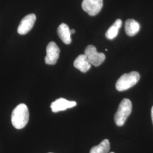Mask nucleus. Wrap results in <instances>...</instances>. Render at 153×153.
Listing matches in <instances>:
<instances>
[{
	"instance_id": "4468645a",
	"label": "nucleus",
	"mask_w": 153,
	"mask_h": 153,
	"mask_svg": "<svg viewBox=\"0 0 153 153\" xmlns=\"http://www.w3.org/2000/svg\"><path fill=\"white\" fill-rule=\"evenodd\" d=\"M151 114H152V121H153V106L152 108V111H151Z\"/></svg>"
},
{
	"instance_id": "6e6552de",
	"label": "nucleus",
	"mask_w": 153,
	"mask_h": 153,
	"mask_svg": "<svg viewBox=\"0 0 153 153\" xmlns=\"http://www.w3.org/2000/svg\"><path fill=\"white\" fill-rule=\"evenodd\" d=\"M76 105V103L74 101H69L65 99L59 98L51 103V108L52 111L56 113L74 107Z\"/></svg>"
},
{
	"instance_id": "9d476101",
	"label": "nucleus",
	"mask_w": 153,
	"mask_h": 153,
	"mask_svg": "<svg viewBox=\"0 0 153 153\" xmlns=\"http://www.w3.org/2000/svg\"><path fill=\"white\" fill-rule=\"evenodd\" d=\"M57 33L61 40L66 44H69L71 42V30L67 25L62 23L57 28Z\"/></svg>"
},
{
	"instance_id": "2eb2a0df",
	"label": "nucleus",
	"mask_w": 153,
	"mask_h": 153,
	"mask_svg": "<svg viewBox=\"0 0 153 153\" xmlns=\"http://www.w3.org/2000/svg\"><path fill=\"white\" fill-rule=\"evenodd\" d=\"M76 33V31H75L74 29L71 30V34H73V33Z\"/></svg>"
},
{
	"instance_id": "f03ea898",
	"label": "nucleus",
	"mask_w": 153,
	"mask_h": 153,
	"mask_svg": "<svg viewBox=\"0 0 153 153\" xmlns=\"http://www.w3.org/2000/svg\"><path fill=\"white\" fill-rule=\"evenodd\" d=\"M140 75L137 71H131L122 75L117 81L116 88L119 91H123L134 86L138 82Z\"/></svg>"
},
{
	"instance_id": "dca6fc26",
	"label": "nucleus",
	"mask_w": 153,
	"mask_h": 153,
	"mask_svg": "<svg viewBox=\"0 0 153 153\" xmlns=\"http://www.w3.org/2000/svg\"><path fill=\"white\" fill-rule=\"evenodd\" d=\"M114 153V152H111V153Z\"/></svg>"
},
{
	"instance_id": "f3484780",
	"label": "nucleus",
	"mask_w": 153,
	"mask_h": 153,
	"mask_svg": "<svg viewBox=\"0 0 153 153\" xmlns=\"http://www.w3.org/2000/svg\"></svg>"
},
{
	"instance_id": "39448f33",
	"label": "nucleus",
	"mask_w": 153,
	"mask_h": 153,
	"mask_svg": "<svg viewBox=\"0 0 153 153\" xmlns=\"http://www.w3.org/2000/svg\"><path fill=\"white\" fill-rule=\"evenodd\" d=\"M103 6V0H83L82 7L83 10L91 16L98 14Z\"/></svg>"
},
{
	"instance_id": "ddd939ff",
	"label": "nucleus",
	"mask_w": 153,
	"mask_h": 153,
	"mask_svg": "<svg viewBox=\"0 0 153 153\" xmlns=\"http://www.w3.org/2000/svg\"><path fill=\"white\" fill-rule=\"evenodd\" d=\"M110 150V143L107 139H105L98 145L91 149L90 153H108Z\"/></svg>"
},
{
	"instance_id": "9b49d317",
	"label": "nucleus",
	"mask_w": 153,
	"mask_h": 153,
	"mask_svg": "<svg viewBox=\"0 0 153 153\" xmlns=\"http://www.w3.org/2000/svg\"><path fill=\"white\" fill-rule=\"evenodd\" d=\"M140 29V24L132 19H129L126 21L125 23L126 33L129 36H133L136 35Z\"/></svg>"
},
{
	"instance_id": "0eeeda50",
	"label": "nucleus",
	"mask_w": 153,
	"mask_h": 153,
	"mask_svg": "<svg viewBox=\"0 0 153 153\" xmlns=\"http://www.w3.org/2000/svg\"><path fill=\"white\" fill-rule=\"evenodd\" d=\"M36 19L34 14H30L25 16L20 22L18 27V33L20 35H25L32 28Z\"/></svg>"
},
{
	"instance_id": "f8f14e48",
	"label": "nucleus",
	"mask_w": 153,
	"mask_h": 153,
	"mask_svg": "<svg viewBox=\"0 0 153 153\" xmlns=\"http://www.w3.org/2000/svg\"><path fill=\"white\" fill-rule=\"evenodd\" d=\"M122 26V21L121 19H117L115 23L108 29L105 33V37L108 39H114L117 35L119 30Z\"/></svg>"
},
{
	"instance_id": "20e7f679",
	"label": "nucleus",
	"mask_w": 153,
	"mask_h": 153,
	"mask_svg": "<svg viewBox=\"0 0 153 153\" xmlns=\"http://www.w3.org/2000/svg\"><path fill=\"white\" fill-rule=\"evenodd\" d=\"M85 55L87 56L90 63L95 66L100 65L105 59L104 53L98 52L95 47L92 45H90L86 48Z\"/></svg>"
},
{
	"instance_id": "1a4fd4ad",
	"label": "nucleus",
	"mask_w": 153,
	"mask_h": 153,
	"mask_svg": "<svg viewBox=\"0 0 153 153\" xmlns=\"http://www.w3.org/2000/svg\"><path fill=\"white\" fill-rule=\"evenodd\" d=\"M74 66L82 73H86L90 69L91 64L88 60L87 56L83 54L76 57L74 62Z\"/></svg>"
},
{
	"instance_id": "f257e3e1",
	"label": "nucleus",
	"mask_w": 153,
	"mask_h": 153,
	"mask_svg": "<svg viewBox=\"0 0 153 153\" xmlns=\"http://www.w3.org/2000/svg\"><path fill=\"white\" fill-rule=\"evenodd\" d=\"M11 123L18 129L23 128L29 120V111L26 104L21 103L14 109L11 114Z\"/></svg>"
},
{
	"instance_id": "7ed1b4c3",
	"label": "nucleus",
	"mask_w": 153,
	"mask_h": 153,
	"mask_svg": "<svg viewBox=\"0 0 153 153\" xmlns=\"http://www.w3.org/2000/svg\"><path fill=\"white\" fill-rule=\"evenodd\" d=\"M132 110L131 101L128 99H124L119 105L114 116L116 126H121L125 123L127 118L131 115Z\"/></svg>"
},
{
	"instance_id": "423d86ee",
	"label": "nucleus",
	"mask_w": 153,
	"mask_h": 153,
	"mask_svg": "<svg viewBox=\"0 0 153 153\" xmlns=\"http://www.w3.org/2000/svg\"><path fill=\"white\" fill-rule=\"evenodd\" d=\"M47 55L45 57V62L48 65H55L59 58L60 50L57 45L53 42L48 44L47 48Z\"/></svg>"
}]
</instances>
